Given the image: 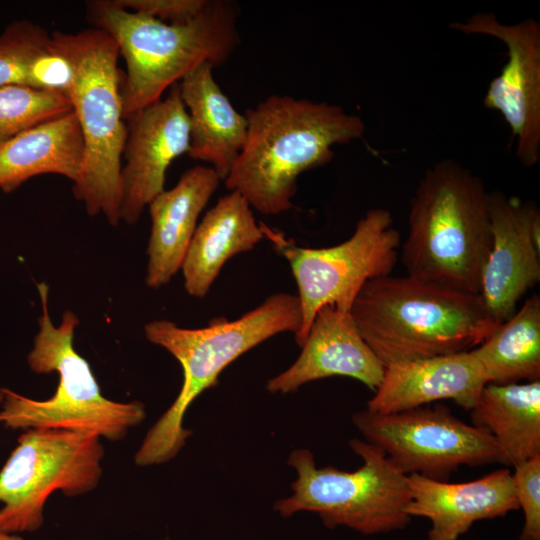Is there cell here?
<instances>
[{
  "label": "cell",
  "mask_w": 540,
  "mask_h": 540,
  "mask_svg": "<svg viewBox=\"0 0 540 540\" xmlns=\"http://www.w3.org/2000/svg\"><path fill=\"white\" fill-rule=\"evenodd\" d=\"M244 115L246 139L223 181L265 215L290 210L299 175L329 163L334 145L365 132L363 119L341 106L288 95H271Z\"/></svg>",
  "instance_id": "obj_1"
},
{
  "label": "cell",
  "mask_w": 540,
  "mask_h": 540,
  "mask_svg": "<svg viewBox=\"0 0 540 540\" xmlns=\"http://www.w3.org/2000/svg\"><path fill=\"white\" fill-rule=\"evenodd\" d=\"M350 315L385 368L472 350L497 326L480 294L409 275L368 281Z\"/></svg>",
  "instance_id": "obj_2"
},
{
  "label": "cell",
  "mask_w": 540,
  "mask_h": 540,
  "mask_svg": "<svg viewBox=\"0 0 540 540\" xmlns=\"http://www.w3.org/2000/svg\"><path fill=\"white\" fill-rule=\"evenodd\" d=\"M492 247L490 192L460 162L426 169L410 201L401 261L407 275L480 294Z\"/></svg>",
  "instance_id": "obj_3"
},
{
  "label": "cell",
  "mask_w": 540,
  "mask_h": 540,
  "mask_svg": "<svg viewBox=\"0 0 540 540\" xmlns=\"http://www.w3.org/2000/svg\"><path fill=\"white\" fill-rule=\"evenodd\" d=\"M90 21L115 41L126 62L121 99L124 119L160 100L163 93L203 63L226 62L239 43L237 8L208 0L183 24H168L118 7L112 0L87 4Z\"/></svg>",
  "instance_id": "obj_4"
},
{
  "label": "cell",
  "mask_w": 540,
  "mask_h": 540,
  "mask_svg": "<svg viewBox=\"0 0 540 540\" xmlns=\"http://www.w3.org/2000/svg\"><path fill=\"white\" fill-rule=\"evenodd\" d=\"M301 320L298 296L275 293L231 321L218 318L196 329L182 328L165 319L147 323V340L176 358L183 370V384L172 405L147 432L135 463L151 466L174 458L191 435L183 420L193 401L214 387L220 373L245 352L279 333L295 335Z\"/></svg>",
  "instance_id": "obj_5"
},
{
  "label": "cell",
  "mask_w": 540,
  "mask_h": 540,
  "mask_svg": "<svg viewBox=\"0 0 540 540\" xmlns=\"http://www.w3.org/2000/svg\"><path fill=\"white\" fill-rule=\"evenodd\" d=\"M54 45L70 64L67 96L84 140L81 175L74 197L90 216L103 214L112 226L120 221L122 155L127 135L118 67L119 50L105 31H55Z\"/></svg>",
  "instance_id": "obj_6"
},
{
  "label": "cell",
  "mask_w": 540,
  "mask_h": 540,
  "mask_svg": "<svg viewBox=\"0 0 540 540\" xmlns=\"http://www.w3.org/2000/svg\"><path fill=\"white\" fill-rule=\"evenodd\" d=\"M37 289L42 312L27 362L35 373L56 372L58 385L52 397L45 400L1 389L0 422L13 430L67 429L93 432L110 441L122 440L130 428L144 420V405L103 396L89 363L73 346L78 317L66 310L56 326L48 310V285L40 282Z\"/></svg>",
  "instance_id": "obj_7"
},
{
  "label": "cell",
  "mask_w": 540,
  "mask_h": 540,
  "mask_svg": "<svg viewBox=\"0 0 540 540\" xmlns=\"http://www.w3.org/2000/svg\"><path fill=\"white\" fill-rule=\"evenodd\" d=\"M351 449L363 460L355 471L317 468L307 449L294 450L288 459L298 474L291 496L275 503L288 517L299 511L317 513L328 528L346 526L365 535L404 528L411 517L407 475L378 447L351 439Z\"/></svg>",
  "instance_id": "obj_8"
},
{
  "label": "cell",
  "mask_w": 540,
  "mask_h": 540,
  "mask_svg": "<svg viewBox=\"0 0 540 540\" xmlns=\"http://www.w3.org/2000/svg\"><path fill=\"white\" fill-rule=\"evenodd\" d=\"M93 432L27 429L0 471V531L34 532L49 496L74 497L94 490L102 476L104 448Z\"/></svg>",
  "instance_id": "obj_9"
},
{
  "label": "cell",
  "mask_w": 540,
  "mask_h": 540,
  "mask_svg": "<svg viewBox=\"0 0 540 540\" xmlns=\"http://www.w3.org/2000/svg\"><path fill=\"white\" fill-rule=\"evenodd\" d=\"M262 227L288 261L297 284L302 320L295 341L300 347L321 307L350 312L363 286L390 275L398 260L400 233L392 213L384 208L368 210L347 240L324 248L297 246Z\"/></svg>",
  "instance_id": "obj_10"
},
{
  "label": "cell",
  "mask_w": 540,
  "mask_h": 540,
  "mask_svg": "<svg viewBox=\"0 0 540 540\" xmlns=\"http://www.w3.org/2000/svg\"><path fill=\"white\" fill-rule=\"evenodd\" d=\"M352 420L367 442L381 449L405 475L417 473L445 481L463 465H507L487 431L461 421L442 405L390 414L364 410Z\"/></svg>",
  "instance_id": "obj_11"
},
{
  "label": "cell",
  "mask_w": 540,
  "mask_h": 540,
  "mask_svg": "<svg viewBox=\"0 0 540 540\" xmlns=\"http://www.w3.org/2000/svg\"><path fill=\"white\" fill-rule=\"evenodd\" d=\"M450 27L465 34L490 36L507 48V61L485 92L483 104L497 111L516 142L515 154L525 167L540 158V24L526 18L509 24L491 12H477Z\"/></svg>",
  "instance_id": "obj_12"
},
{
  "label": "cell",
  "mask_w": 540,
  "mask_h": 540,
  "mask_svg": "<svg viewBox=\"0 0 540 540\" xmlns=\"http://www.w3.org/2000/svg\"><path fill=\"white\" fill-rule=\"evenodd\" d=\"M126 125L120 220L132 225L165 189L170 164L189 150V118L178 83L165 98L129 116Z\"/></svg>",
  "instance_id": "obj_13"
},
{
  "label": "cell",
  "mask_w": 540,
  "mask_h": 540,
  "mask_svg": "<svg viewBox=\"0 0 540 540\" xmlns=\"http://www.w3.org/2000/svg\"><path fill=\"white\" fill-rule=\"evenodd\" d=\"M492 247L480 296L497 324L509 319L521 298L540 281V212L535 204L490 192Z\"/></svg>",
  "instance_id": "obj_14"
},
{
  "label": "cell",
  "mask_w": 540,
  "mask_h": 540,
  "mask_svg": "<svg viewBox=\"0 0 540 540\" xmlns=\"http://www.w3.org/2000/svg\"><path fill=\"white\" fill-rule=\"evenodd\" d=\"M297 360L267 382L271 393H289L322 378H354L371 390L380 385L385 366L361 337L350 312L321 307L310 326Z\"/></svg>",
  "instance_id": "obj_15"
},
{
  "label": "cell",
  "mask_w": 540,
  "mask_h": 540,
  "mask_svg": "<svg viewBox=\"0 0 540 540\" xmlns=\"http://www.w3.org/2000/svg\"><path fill=\"white\" fill-rule=\"evenodd\" d=\"M410 517L430 520L429 540H457L479 520L505 516L519 508L512 472L501 469L473 481L449 483L407 475Z\"/></svg>",
  "instance_id": "obj_16"
},
{
  "label": "cell",
  "mask_w": 540,
  "mask_h": 540,
  "mask_svg": "<svg viewBox=\"0 0 540 540\" xmlns=\"http://www.w3.org/2000/svg\"><path fill=\"white\" fill-rule=\"evenodd\" d=\"M486 384L472 350L398 363L385 368L366 410L390 414L444 399L471 410Z\"/></svg>",
  "instance_id": "obj_17"
},
{
  "label": "cell",
  "mask_w": 540,
  "mask_h": 540,
  "mask_svg": "<svg viewBox=\"0 0 540 540\" xmlns=\"http://www.w3.org/2000/svg\"><path fill=\"white\" fill-rule=\"evenodd\" d=\"M220 176L210 166L186 170L177 184L148 204L151 232L147 246L146 284L158 289L181 269L198 218L216 191Z\"/></svg>",
  "instance_id": "obj_18"
},
{
  "label": "cell",
  "mask_w": 540,
  "mask_h": 540,
  "mask_svg": "<svg viewBox=\"0 0 540 540\" xmlns=\"http://www.w3.org/2000/svg\"><path fill=\"white\" fill-rule=\"evenodd\" d=\"M213 66L203 63L178 82L190 126L187 155L209 163L224 180L244 145L248 121L213 77Z\"/></svg>",
  "instance_id": "obj_19"
},
{
  "label": "cell",
  "mask_w": 540,
  "mask_h": 540,
  "mask_svg": "<svg viewBox=\"0 0 540 540\" xmlns=\"http://www.w3.org/2000/svg\"><path fill=\"white\" fill-rule=\"evenodd\" d=\"M265 237L248 202L236 191L220 197L198 223L181 269L186 292L204 297L225 263Z\"/></svg>",
  "instance_id": "obj_20"
},
{
  "label": "cell",
  "mask_w": 540,
  "mask_h": 540,
  "mask_svg": "<svg viewBox=\"0 0 540 540\" xmlns=\"http://www.w3.org/2000/svg\"><path fill=\"white\" fill-rule=\"evenodd\" d=\"M84 140L73 111L32 127L0 146V189L11 193L34 176L82 172Z\"/></svg>",
  "instance_id": "obj_21"
},
{
  "label": "cell",
  "mask_w": 540,
  "mask_h": 540,
  "mask_svg": "<svg viewBox=\"0 0 540 540\" xmlns=\"http://www.w3.org/2000/svg\"><path fill=\"white\" fill-rule=\"evenodd\" d=\"M471 419L495 439L507 465L540 454V380L487 383L471 409Z\"/></svg>",
  "instance_id": "obj_22"
},
{
  "label": "cell",
  "mask_w": 540,
  "mask_h": 540,
  "mask_svg": "<svg viewBox=\"0 0 540 540\" xmlns=\"http://www.w3.org/2000/svg\"><path fill=\"white\" fill-rule=\"evenodd\" d=\"M487 383L540 378V296H530L506 321L472 349Z\"/></svg>",
  "instance_id": "obj_23"
},
{
  "label": "cell",
  "mask_w": 540,
  "mask_h": 540,
  "mask_svg": "<svg viewBox=\"0 0 540 540\" xmlns=\"http://www.w3.org/2000/svg\"><path fill=\"white\" fill-rule=\"evenodd\" d=\"M72 78L52 35L29 20H16L0 34V87L25 85L65 93Z\"/></svg>",
  "instance_id": "obj_24"
},
{
  "label": "cell",
  "mask_w": 540,
  "mask_h": 540,
  "mask_svg": "<svg viewBox=\"0 0 540 540\" xmlns=\"http://www.w3.org/2000/svg\"><path fill=\"white\" fill-rule=\"evenodd\" d=\"M73 111L62 92L25 85L0 87V146L20 133Z\"/></svg>",
  "instance_id": "obj_25"
},
{
  "label": "cell",
  "mask_w": 540,
  "mask_h": 540,
  "mask_svg": "<svg viewBox=\"0 0 540 540\" xmlns=\"http://www.w3.org/2000/svg\"><path fill=\"white\" fill-rule=\"evenodd\" d=\"M513 467L515 494L525 518L519 540H540V454Z\"/></svg>",
  "instance_id": "obj_26"
},
{
  "label": "cell",
  "mask_w": 540,
  "mask_h": 540,
  "mask_svg": "<svg viewBox=\"0 0 540 540\" xmlns=\"http://www.w3.org/2000/svg\"><path fill=\"white\" fill-rule=\"evenodd\" d=\"M120 8L144 14L168 24H183L194 19L208 0H112Z\"/></svg>",
  "instance_id": "obj_27"
},
{
  "label": "cell",
  "mask_w": 540,
  "mask_h": 540,
  "mask_svg": "<svg viewBox=\"0 0 540 540\" xmlns=\"http://www.w3.org/2000/svg\"><path fill=\"white\" fill-rule=\"evenodd\" d=\"M0 540H23V538L15 534H8L0 531Z\"/></svg>",
  "instance_id": "obj_28"
},
{
  "label": "cell",
  "mask_w": 540,
  "mask_h": 540,
  "mask_svg": "<svg viewBox=\"0 0 540 540\" xmlns=\"http://www.w3.org/2000/svg\"><path fill=\"white\" fill-rule=\"evenodd\" d=\"M2 401H3V392H2V390L0 389V404L2 403Z\"/></svg>",
  "instance_id": "obj_29"
},
{
  "label": "cell",
  "mask_w": 540,
  "mask_h": 540,
  "mask_svg": "<svg viewBox=\"0 0 540 540\" xmlns=\"http://www.w3.org/2000/svg\"><path fill=\"white\" fill-rule=\"evenodd\" d=\"M160 540H169L168 538H165V539H160Z\"/></svg>",
  "instance_id": "obj_30"
}]
</instances>
